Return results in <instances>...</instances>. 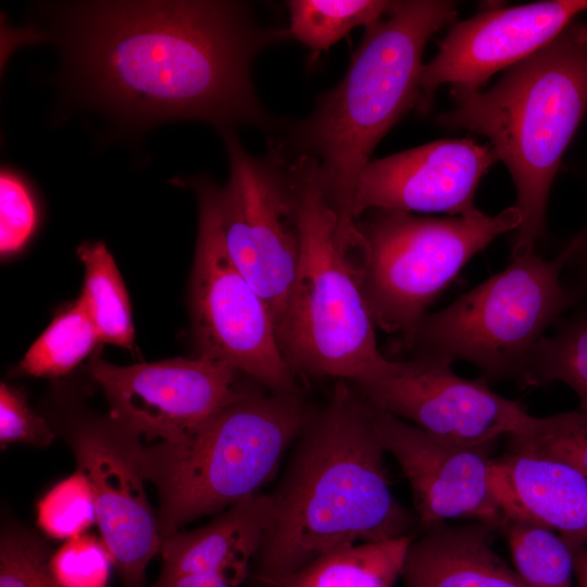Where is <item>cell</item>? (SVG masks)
<instances>
[{
  "label": "cell",
  "instance_id": "cell-29",
  "mask_svg": "<svg viewBox=\"0 0 587 587\" xmlns=\"http://www.w3.org/2000/svg\"><path fill=\"white\" fill-rule=\"evenodd\" d=\"M39 223V209L33 189L17 171L0 173V252L2 258L21 251Z\"/></svg>",
  "mask_w": 587,
  "mask_h": 587
},
{
  "label": "cell",
  "instance_id": "cell-8",
  "mask_svg": "<svg viewBox=\"0 0 587 587\" xmlns=\"http://www.w3.org/2000/svg\"><path fill=\"white\" fill-rule=\"evenodd\" d=\"M363 215L355 221L360 287L375 326L399 334V344L409 339L432 303L476 253L521 223L514 205L496 215L480 210L448 217L396 210H370Z\"/></svg>",
  "mask_w": 587,
  "mask_h": 587
},
{
  "label": "cell",
  "instance_id": "cell-24",
  "mask_svg": "<svg viewBox=\"0 0 587 587\" xmlns=\"http://www.w3.org/2000/svg\"><path fill=\"white\" fill-rule=\"evenodd\" d=\"M396 1L290 0L288 32L311 50H327L358 26H370L390 13Z\"/></svg>",
  "mask_w": 587,
  "mask_h": 587
},
{
  "label": "cell",
  "instance_id": "cell-25",
  "mask_svg": "<svg viewBox=\"0 0 587 587\" xmlns=\"http://www.w3.org/2000/svg\"><path fill=\"white\" fill-rule=\"evenodd\" d=\"M100 341L79 298L62 311L20 362L22 374L58 377L73 371Z\"/></svg>",
  "mask_w": 587,
  "mask_h": 587
},
{
  "label": "cell",
  "instance_id": "cell-33",
  "mask_svg": "<svg viewBox=\"0 0 587 587\" xmlns=\"http://www.w3.org/2000/svg\"><path fill=\"white\" fill-rule=\"evenodd\" d=\"M246 578L232 573L189 574L157 579L152 587H239Z\"/></svg>",
  "mask_w": 587,
  "mask_h": 587
},
{
  "label": "cell",
  "instance_id": "cell-16",
  "mask_svg": "<svg viewBox=\"0 0 587 587\" xmlns=\"http://www.w3.org/2000/svg\"><path fill=\"white\" fill-rule=\"evenodd\" d=\"M498 160L490 145L470 138L436 140L371 160L357 185L353 220L370 210L473 213L479 182Z\"/></svg>",
  "mask_w": 587,
  "mask_h": 587
},
{
  "label": "cell",
  "instance_id": "cell-11",
  "mask_svg": "<svg viewBox=\"0 0 587 587\" xmlns=\"http://www.w3.org/2000/svg\"><path fill=\"white\" fill-rule=\"evenodd\" d=\"M370 407L385 451L409 482L419 528L472 519L500 529L507 501L495 445L451 441Z\"/></svg>",
  "mask_w": 587,
  "mask_h": 587
},
{
  "label": "cell",
  "instance_id": "cell-27",
  "mask_svg": "<svg viewBox=\"0 0 587 587\" xmlns=\"http://www.w3.org/2000/svg\"><path fill=\"white\" fill-rule=\"evenodd\" d=\"M37 525L50 538L72 539L97 523L88 476L77 470L55 484L37 503Z\"/></svg>",
  "mask_w": 587,
  "mask_h": 587
},
{
  "label": "cell",
  "instance_id": "cell-12",
  "mask_svg": "<svg viewBox=\"0 0 587 587\" xmlns=\"http://www.w3.org/2000/svg\"><path fill=\"white\" fill-rule=\"evenodd\" d=\"M451 365L390 360L380 373L351 385L373 408L451 441L495 445L523 428L530 414L522 403L498 395L480 376H458Z\"/></svg>",
  "mask_w": 587,
  "mask_h": 587
},
{
  "label": "cell",
  "instance_id": "cell-28",
  "mask_svg": "<svg viewBox=\"0 0 587 587\" xmlns=\"http://www.w3.org/2000/svg\"><path fill=\"white\" fill-rule=\"evenodd\" d=\"M0 587H62L52 572L51 554L45 540L28 530H3Z\"/></svg>",
  "mask_w": 587,
  "mask_h": 587
},
{
  "label": "cell",
  "instance_id": "cell-2",
  "mask_svg": "<svg viewBox=\"0 0 587 587\" xmlns=\"http://www.w3.org/2000/svg\"><path fill=\"white\" fill-rule=\"evenodd\" d=\"M385 453L370 404L337 380L324 404L310 407L268 494L271 515L252 562L258 587H277L341 547L415 535L416 516L394 496Z\"/></svg>",
  "mask_w": 587,
  "mask_h": 587
},
{
  "label": "cell",
  "instance_id": "cell-6",
  "mask_svg": "<svg viewBox=\"0 0 587 587\" xmlns=\"http://www.w3.org/2000/svg\"><path fill=\"white\" fill-rule=\"evenodd\" d=\"M300 234L296 278L276 327L285 361L298 376L358 383L389 363L377 347L352 254L338 239V216L319 179L317 162L287 157Z\"/></svg>",
  "mask_w": 587,
  "mask_h": 587
},
{
  "label": "cell",
  "instance_id": "cell-19",
  "mask_svg": "<svg viewBox=\"0 0 587 587\" xmlns=\"http://www.w3.org/2000/svg\"><path fill=\"white\" fill-rule=\"evenodd\" d=\"M507 515L532 519L558 533L572 549L587 545V476L529 453L497 457Z\"/></svg>",
  "mask_w": 587,
  "mask_h": 587
},
{
  "label": "cell",
  "instance_id": "cell-9",
  "mask_svg": "<svg viewBox=\"0 0 587 587\" xmlns=\"http://www.w3.org/2000/svg\"><path fill=\"white\" fill-rule=\"evenodd\" d=\"M189 184L199 208L189 289L198 354L228 363L271 391L299 388L283 357L270 309L226 250L215 204L216 184L205 175Z\"/></svg>",
  "mask_w": 587,
  "mask_h": 587
},
{
  "label": "cell",
  "instance_id": "cell-26",
  "mask_svg": "<svg viewBox=\"0 0 587 587\" xmlns=\"http://www.w3.org/2000/svg\"><path fill=\"white\" fill-rule=\"evenodd\" d=\"M507 439L508 451L555 460L587 476V413L580 410L529 415L523 428Z\"/></svg>",
  "mask_w": 587,
  "mask_h": 587
},
{
  "label": "cell",
  "instance_id": "cell-34",
  "mask_svg": "<svg viewBox=\"0 0 587 587\" xmlns=\"http://www.w3.org/2000/svg\"><path fill=\"white\" fill-rule=\"evenodd\" d=\"M574 551L575 587H587V545L576 547Z\"/></svg>",
  "mask_w": 587,
  "mask_h": 587
},
{
  "label": "cell",
  "instance_id": "cell-7",
  "mask_svg": "<svg viewBox=\"0 0 587 587\" xmlns=\"http://www.w3.org/2000/svg\"><path fill=\"white\" fill-rule=\"evenodd\" d=\"M566 259L565 249L552 260L512 255L504 270L426 313L400 347L409 359L466 361L489 384L519 382L548 327L576 303L562 280Z\"/></svg>",
  "mask_w": 587,
  "mask_h": 587
},
{
  "label": "cell",
  "instance_id": "cell-17",
  "mask_svg": "<svg viewBox=\"0 0 587 587\" xmlns=\"http://www.w3.org/2000/svg\"><path fill=\"white\" fill-rule=\"evenodd\" d=\"M492 530L479 522L421 529L405 554L404 587H526L492 549Z\"/></svg>",
  "mask_w": 587,
  "mask_h": 587
},
{
  "label": "cell",
  "instance_id": "cell-20",
  "mask_svg": "<svg viewBox=\"0 0 587 587\" xmlns=\"http://www.w3.org/2000/svg\"><path fill=\"white\" fill-rule=\"evenodd\" d=\"M414 536L332 550L287 576L277 587H394Z\"/></svg>",
  "mask_w": 587,
  "mask_h": 587
},
{
  "label": "cell",
  "instance_id": "cell-5",
  "mask_svg": "<svg viewBox=\"0 0 587 587\" xmlns=\"http://www.w3.org/2000/svg\"><path fill=\"white\" fill-rule=\"evenodd\" d=\"M309 410L301 387L271 391L252 382L197 427L143 446L142 472L158 491L161 538L260 494Z\"/></svg>",
  "mask_w": 587,
  "mask_h": 587
},
{
  "label": "cell",
  "instance_id": "cell-21",
  "mask_svg": "<svg viewBox=\"0 0 587 587\" xmlns=\"http://www.w3.org/2000/svg\"><path fill=\"white\" fill-rule=\"evenodd\" d=\"M77 254L85 266L79 300L99 340L133 349L135 334L128 294L113 257L101 241L83 243Z\"/></svg>",
  "mask_w": 587,
  "mask_h": 587
},
{
  "label": "cell",
  "instance_id": "cell-30",
  "mask_svg": "<svg viewBox=\"0 0 587 587\" xmlns=\"http://www.w3.org/2000/svg\"><path fill=\"white\" fill-rule=\"evenodd\" d=\"M111 564V553L93 535L68 539L51 555L52 572L62 587H105Z\"/></svg>",
  "mask_w": 587,
  "mask_h": 587
},
{
  "label": "cell",
  "instance_id": "cell-3",
  "mask_svg": "<svg viewBox=\"0 0 587 587\" xmlns=\"http://www.w3.org/2000/svg\"><path fill=\"white\" fill-rule=\"evenodd\" d=\"M455 16L451 1H396L388 18L365 27L342 79L310 116L282 125L285 142L274 139L288 155L315 158L346 249L359 241L352 209L360 175L382 138L419 103L425 46Z\"/></svg>",
  "mask_w": 587,
  "mask_h": 587
},
{
  "label": "cell",
  "instance_id": "cell-10",
  "mask_svg": "<svg viewBox=\"0 0 587 587\" xmlns=\"http://www.w3.org/2000/svg\"><path fill=\"white\" fill-rule=\"evenodd\" d=\"M229 177L215 186V204L226 250L265 301L277 327L296 278L300 234L287 157L275 142L254 157L236 132L222 134ZM277 334V333H276Z\"/></svg>",
  "mask_w": 587,
  "mask_h": 587
},
{
  "label": "cell",
  "instance_id": "cell-15",
  "mask_svg": "<svg viewBox=\"0 0 587 587\" xmlns=\"http://www.w3.org/2000/svg\"><path fill=\"white\" fill-rule=\"evenodd\" d=\"M585 10L587 0L539 1L487 10L454 24L423 66L417 109L427 111L444 84L479 89L495 73L553 41Z\"/></svg>",
  "mask_w": 587,
  "mask_h": 587
},
{
  "label": "cell",
  "instance_id": "cell-22",
  "mask_svg": "<svg viewBox=\"0 0 587 587\" xmlns=\"http://www.w3.org/2000/svg\"><path fill=\"white\" fill-rule=\"evenodd\" d=\"M500 530L526 587H575L574 551L558 533L515 514L505 516Z\"/></svg>",
  "mask_w": 587,
  "mask_h": 587
},
{
  "label": "cell",
  "instance_id": "cell-14",
  "mask_svg": "<svg viewBox=\"0 0 587 587\" xmlns=\"http://www.w3.org/2000/svg\"><path fill=\"white\" fill-rule=\"evenodd\" d=\"M70 442L91 483L101 539L124 586L143 587L162 538L143 486L142 440L109 417L78 424Z\"/></svg>",
  "mask_w": 587,
  "mask_h": 587
},
{
  "label": "cell",
  "instance_id": "cell-18",
  "mask_svg": "<svg viewBox=\"0 0 587 587\" xmlns=\"http://www.w3.org/2000/svg\"><path fill=\"white\" fill-rule=\"evenodd\" d=\"M270 515L268 494H258L214 515L201 527L163 538L158 579L204 573H232L246 578Z\"/></svg>",
  "mask_w": 587,
  "mask_h": 587
},
{
  "label": "cell",
  "instance_id": "cell-31",
  "mask_svg": "<svg viewBox=\"0 0 587 587\" xmlns=\"http://www.w3.org/2000/svg\"><path fill=\"white\" fill-rule=\"evenodd\" d=\"M54 433L47 421L27 403L24 391L5 383L0 385V445L12 444L46 447Z\"/></svg>",
  "mask_w": 587,
  "mask_h": 587
},
{
  "label": "cell",
  "instance_id": "cell-4",
  "mask_svg": "<svg viewBox=\"0 0 587 587\" xmlns=\"http://www.w3.org/2000/svg\"><path fill=\"white\" fill-rule=\"evenodd\" d=\"M442 126L485 136L510 172L521 214L512 255L534 251L562 155L587 111V24L509 67L491 88L452 87Z\"/></svg>",
  "mask_w": 587,
  "mask_h": 587
},
{
  "label": "cell",
  "instance_id": "cell-1",
  "mask_svg": "<svg viewBox=\"0 0 587 587\" xmlns=\"http://www.w3.org/2000/svg\"><path fill=\"white\" fill-rule=\"evenodd\" d=\"M64 83L85 108L126 134L175 120L279 130L261 104L251 65L288 39L238 1H84L54 7Z\"/></svg>",
  "mask_w": 587,
  "mask_h": 587
},
{
  "label": "cell",
  "instance_id": "cell-32",
  "mask_svg": "<svg viewBox=\"0 0 587 587\" xmlns=\"http://www.w3.org/2000/svg\"><path fill=\"white\" fill-rule=\"evenodd\" d=\"M565 250L567 259L563 273L566 272L567 276L564 285L576 302L587 301V223L569 242Z\"/></svg>",
  "mask_w": 587,
  "mask_h": 587
},
{
  "label": "cell",
  "instance_id": "cell-13",
  "mask_svg": "<svg viewBox=\"0 0 587 587\" xmlns=\"http://www.w3.org/2000/svg\"><path fill=\"white\" fill-rule=\"evenodd\" d=\"M89 372L109 401L110 419L147 442L197 427L242 385L236 369L203 354L126 366L96 354Z\"/></svg>",
  "mask_w": 587,
  "mask_h": 587
},
{
  "label": "cell",
  "instance_id": "cell-23",
  "mask_svg": "<svg viewBox=\"0 0 587 587\" xmlns=\"http://www.w3.org/2000/svg\"><path fill=\"white\" fill-rule=\"evenodd\" d=\"M552 382L566 384L587 413V310L557 322L554 333L533 349L517 382L522 387H539Z\"/></svg>",
  "mask_w": 587,
  "mask_h": 587
}]
</instances>
